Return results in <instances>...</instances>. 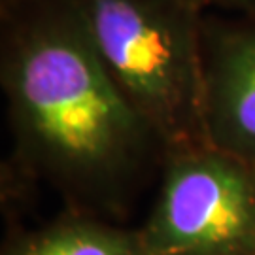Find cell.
Listing matches in <instances>:
<instances>
[{"label": "cell", "mask_w": 255, "mask_h": 255, "mask_svg": "<svg viewBox=\"0 0 255 255\" xmlns=\"http://www.w3.org/2000/svg\"><path fill=\"white\" fill-rule=\"evenodd\" d=\"M202 66L206 142L255 164V19L204 17Z\"/></svg>", "instance_id": "4"}, {"label": "cell", "mask_w": 255, "mask_h": 255, "mask_svg": "<svg viewBox=\"0 0 255 255\" xmlns=\"http://www.w3.org/2000/svg\"><path fill=\"white\" fill-rule=\"evenodd\" d=\"M2 255H147L138 231L83 214L9 238Z\"/></svg>", "instance_id": "5"}, {"label": "cell", "mask_w": 255, "mask_h": 255, "mask_svg": "<svg viewBox=\"0 0 255 255\" xmlns=\"http://www.w3.org/2000/svg\"><path fill=\"white\" fill-rule=\"evenodd\" d=\"M112 82L164 153L206 142L199 0H74Z\"/></svg>", "instance_id": "2"}, {"label": "cell", "mask_w": 255, "mask_h": 255, "mask_svg": "<svg viewBox=\"0 0 255 255\" xmlns=\"http://www.w3.org/2000/svg\"><path fill=\"white\" fill-rule=\"evenodd\" d=\"M202 6H214L219 9L235 11L240 17L255 19V0H199Z\"/></svg>", "instance_id": "7"}, {"label": "cell", "mask_w": 255, "mask_h": 255, "mask_svg": "<svg viewBox=\"0 0 255 255\" xmlns=\"http://www.w3.org/2000/svg\"><path fill=\"white\" fill-rule=\"evenodd\" d=\"M147 255H255V164L208 142L164 153Z\"/></svg>", "instance_id": "3"}, {"label": "cell", "mask_w": 255, "mask_h": 255, "mask_svg": "<svg viewBox=\"0 0 255 255\" xmlns=\"http://www.w3.org/2000/svg\"><path fill=\"white\" fill-rule=\"evenodd\" d=\"M0 83L19 178H42L82 206L118 210L163 146L93 47L74 0H53L2 23Z\"/></svg>", "instance_id": "1"}, {"label": "cell", "mask_w": 255, "mask_h": 255, "mask_svg": "<svg viewBox=\"0 0 255 255\" xmlns=\"http://www.w3.org/2000/svg\"><path fill=\"white\" fill-rule=\"evenodd\" d=\"M53 0H0V23L23 15L30 9L40 8Z\"/></svg>", "instance_id": "6"}]
</instances>
